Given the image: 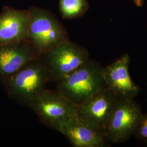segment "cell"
I'll list each match as a JSON object with an SVG mask.
<instances>
[{
    "label": "cell",
    "mask_w": 147,
    "mask_h": 147,
    "mask_svg": "<svg viewBox=\"0 0 147 147\" xmlns=\"http://www.w3.org/2000/svg\"></svg>",
    "instance_id": "9a60e30c"
},
{
    "label": "cell",
    "mask_w": 147,
    "mask_h": 147,
    "mask_svg": "<svg viewBox=\"0 0 147 147\" xmlns=\"http://www.w3.org/2000/svg\"><path fill=\"white\" fill-rule=\"evenodd\" d=\"M38 58L28 40L0 45V80L3 81Z\"/></svg>",
    "instance_id": "8fae6325"
},
{
    "label": "cell",
    "mask_w": 147,
    "mask_h": 147,
    "mask_svg": "<svg viewBox=\"0 0 147 147\" xmlns=\"http://www.w3.org/2000/svg\"><path fill=\"white\" fill-rule=\"evenodd\" d=\"M100 64L89 59L58 82L57 90L78 106L106 87Z\"/></svg>",
    "instance_id": "7a4b0ae2"
},
{
    "label": "cell",
    "mask_w": 147,
    "mask_h": 147,
    "mask_svg": "<svg viewBox=\"0 0 147 147\" xmlns=\"http://www.w3.org/2000/svg\"><path fill=\"white\" fill-rule=\"evenodd\" d=\"M44 56L50 78L58 82L89 59L86 50L69 40L59 44Z\"/></svg>",
    "instance_id": "5b68a950"
},
{
    "label": "cell",
    "mask_w": 147,
    "mask_h": 147,
    "mask_svg": "<svg viewBox=\"0 0 147 147\" xmlns=\"http://www.w3.org/2000/svg\"><path fill=\"white\" fill-rule=\"evenodd\" d=\"M86 0H60L59 9L64 18L74 19L82 16L87 9Z\"/></svg>",
    "instance_id": "7c38bea8"
},
{
    "label": "cell",
    "mask_w": 147,
    "mask_h": 147,
    "mask_svg": "<svg viewBox=\"0 0 147 147\" xmlns=\"http://www.w3.org/2000/svg\"><path fill=\"white\" fill-rule=\"evenodd\" d=\"M143 0H134V2L137 6H141L143 4Z\"/></svg>",
    "instance_id": "5bb4252c"
},
{
    "label": "cell",
    "mask_w": 147,
    "mask_h": 147,
    "mask_svg": "<svg viewBox=\"0 0 147 147\" xmlns=\"http://www.w3.org/2000/svg\"><path fill=\"white\" fill-rule=\"evenodd\" d=\"M30 12L27 40L38 57L69 40L64 28L50 13L40 9H32Z\"/></svg>",
    "instance_id": "3957f363"
},
{
    "label": "cell",
    "mask_w": 147,
    "mask_h": 147,
    "mask_svg": "<svg viewBox=\"0 0 147 147\" xmlns=\"http://www.w3.org/2000/svg\"><path fill=\"white\" fill-rule=\"evenodd\" d=\"M142 115L134 99H118L105 129L107 141L116 143L127 140L134 135Z\"/></svg>",
    "instance_id": "8992f818"
},
{
    "label": "cell",
    "mask_w": 147,
    "mask_h": 147,
    "mask_svg": "<svg viewBox=\"0 0 147 147\" xmlns=\"http://www.w3.org/2000/svg\"><path fill=\"white\" fill-rule=\"evenodd\" d=\"M134 135L147 144V113L142 115Z\"/></svg>",
    "instance_id": "4fadbf2b"
},
{
    "label": "cell",
    "mask_w": 147,
    "mask_h": 147,
    "mask_svg": "<svg viewBox=\"0 0 147 147\" xmlns=\"http://www.w3.org/2000/svg\"><path fill=\"white\" fill-rule=\"evenodd\" d=\"M59 132L66 137L74 147L110 146L104 132L78 115L64 126Z\"/></svg>",
    "instance_id": "9c48e42d"
},
{
    "label": "cell",
    "mask_w": 147,
    "mask_h": 147,
    "mask_svg": "<svg viewBox=\"0 0 147 147\" xmlns=\"http://www.w3.org/2000/svg\"><path fill=\"white\" fill-rule=\"evenodd\" d=\"M50 76L40 58L32 60L3 81L8 94L19 104L30 107L45 88Z\"/></svg>",
    "instance_id": "6da1fadb"
},
{
    "label": "cell",
    "mask_w": 147,
    "mask_h": 147,
    "mask_svg": "<svg viewBox=\"0 0 147 147\" xmlns=\"http://www.w3.org/2000/svg\"><path fill=\"white\" fill-rule=\"evenodd\" d=\"M78 107L57 90L46 89L30 106L45 125L59 132L78 115Z\"/></svg>",
    "instance_id": "277c9868"
},
{
    "label": "cell",
    "mask_w": 147,
    "mask_h": 147,
    "mask_svg": "<svg viewBox=\"0 0 147 147\" xmlns=\"http://www.w3.org/2000/svg\"><path fill=\"white\" fill-rule=\"evenodd\" d=\"M118 98L106 87L78 107V116L98 127L105 135Z\"/></svg>",
    "instance_id": "ba28073f"
},
{
    "label": "cell",
    "mask_w": 147,
    "mask_h": 147,
    "mask_svg": "<svg viewBox=\"0 0 147 147\" xmlns=\"http://www.w3.org/2000/svg\"><path fill=\"white\" fill-rule=\"evenodd\" d=\"M30 12L5 8L0 14V45L27 40Z\"/></svg>",
    "instance_id": "30bf717a"
},
{
    "label": "cell",
    "mask_w": 147,
    "mask_h": 147,
    "mask_svg": "<svg viewBox=\"0 0 147 147\" xmlns=\"http://www.w3.org/2000/svg\"><path fill=\"white\" fill-rule=\"evenodd\" d=\"M130 63V57L126 53L102 68L106 88L118 99H134L140 92L129 73Z\"/></svg>",
    "instance_id": "52a82bcc"
}]
</instances>
